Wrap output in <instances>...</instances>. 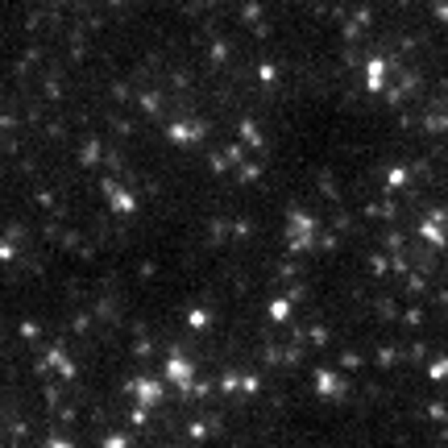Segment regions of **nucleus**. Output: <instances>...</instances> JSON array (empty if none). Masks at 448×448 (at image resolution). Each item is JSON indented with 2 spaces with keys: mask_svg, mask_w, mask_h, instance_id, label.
Here are the masks:
<instances>
[{
  "mask_svg": "<svg viewBox=\"0 0 448 448\" xmlns=\"http://www.w3.org/2000/svg\"><path fill=\"white\" fill-rule=\"evenodd\" d=\"M390 79H394L390 54H386V50H369V59H365V67H361V84H365V91L382 95V91L390 88Z\"/></svg>",
  "mask_w": 448,
  "mask_h": 448,
  "instance_id": "1",
  "label": "nucleus"
},
{
  "mask_svg": "<svg viewBox=\"0 0 448 448\" xmlns=\"http://www.w3.org/2000/svg\"><path fill=\"white\" fill-rule=\"evenodd\" d=\"M162 378H167L175 390H187V386L199 378V365L187 357V353H179V349H175V353H167V357H162Z\"/></svg>",
  "mask_w": 448,
  "mask_h": 448,
  "instance_id": "2",
  "label": "nucleus"
}]
</instances>
